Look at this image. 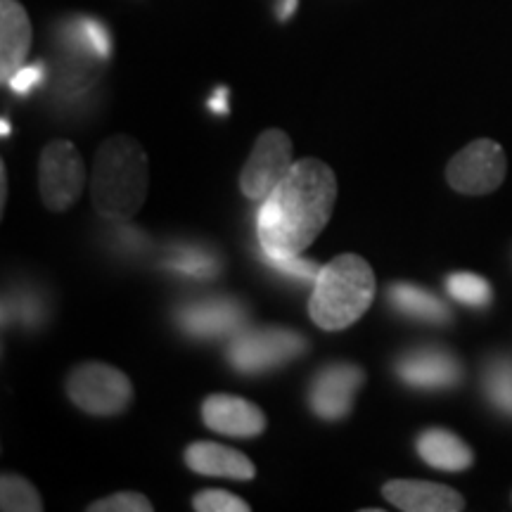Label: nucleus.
<instances>
[{
  "instance_id": "f257e3e1",
  "label": "nucleus",
  "mask_w": 512,
  "mask_h": 512,
  "mask_svg": "<svg viewBox=\"0 0 512 512\" xmlns=\"http://www.w3.org/2000/svg\"><path fill=\"white\" fill-rule=\"evenodd\" d=\"M337 178L316 157L299 159L266 200L256 202V249L302 254L323 233L335 211Z\"/></svg>"
},
{
  "instance_id": "f03ea898",
  "label": "nucleus",
  "mask_w": 512,
  "mask_h": 512,
  "mask_svg": "<svg viewBox=\"0 0 512 512\" xmlns=\"http://www.w3.org/2000/svg\"><path fill=\"white\" fill-rule=\"evenodd\" d=\"M150 185V164L143 145L112 136L100 145L91 176L95 211L107 221H131L143 209Z\"/></svg>"
},
{
  "instance_id": "7ed1b4c3",
  "label": "nucleus",
  "mask_w": 512,
  "mask_h": 512,
  "mask_svg": "<svg viewBox=\"0 0 512 512\" xmlns=\"http://www.w3.org/2000/svg\"><path fill=\"white\" fill-rule=\"evenodd\" d=\"M375 299V273L363 256L339 254L320 268L309 299V316L320 330H347Z\"/></svg>"
},
{
  "instance_id": "20e7f679",
  "label": "nucleus",
  "mask_w": 512,
  "mask_h": 512,
  "mask_svg": "<svg viewBox=\"0 0 512 512\" xmlns=\"http://www.w3.org/2000/svg\"><path fill=\"white\" fill-rule=\"evenodd\" d=\"M309 351V339L299 330L266 325V328L240 330L230 339L226 358L240 375H266L290 366Z\"/></svg>"
},
{
  "instance_id": "39448f33",
  "label": "nucleus",
  "mask_w": 512,
  "mask_h": 512,
  "mask_svg": "<svg viewBox=\"0 0 512 512\" xmlns=\"http://www.w3.org/2000/svg\"><path fill=\"white\" fill-rule=\"evenodd\" d=\"M174 320L181 335L200 342H216V339H233L240 330H245L249 309L233 294H204L178 304Z\"/></svg>"
},
{
  "instance_id": "423d86ee",
  "label": "nucleus",
  "mask_w": 512,
  "mask_h": 512,
  "mask_svg": "<svg viewBox=\"0 0 512 512\" xmlns=\"http://www.w3.org/2000/svg\"><path fill=\"white\" fill-rule=\"evenodd\" d=\"M67 394L81 411L119 415L133 399V384L121 370L107 363H83L69 375Z\"/></svg>"
},
{
  "instance_id": "0eeeda50",
  "label": "nucleus",
  "mask_w": 512,
  "mask_h": 512,
  "mask_svg": "<svg viewBox=\"0 0 512 512\" xmlns=\"http://www.w3.org/2000/svg\"><path fill=\"white\" fill-rule=\"evenodd\" d=\"M38 185H41V200L46 209L67 211L79 200L83 185H86V166L69 140H53L43 147L41 166H38Z\"/></svg>"
},
{
  "instance_id": "6e6552de",
  "label": "nucleus",
  "mask_w": 512,
  "mask_h": 512,
  "mask_svg": "<svg viewBox=\"0 0 512 512\" xmlns=\"http://www.w3.org/2000/svg\"><path fill=\"white\" fill-rule=\"evenodd\" d=\"M508 174L503 147L496 140L479 138L465 145L446 166V181L460 195H489L501 188Z\"/></svg>"
},
{
  "instance_id": "1a4fd4ad",
  "label": "nucleus",
  "mask_w": 512,
  "mask_h": 512,
  "mask_svg": "<svg viewBox=\"0 0 512 512\" xmlns=\"http://www.w3.org/2000/svg\"><path fill=\"white\" fill-rule=\"evenodd\" d=\"M292 140L280 128H268L256 138L245 169L240 174V190L247 200L261 202L292 169Z\"/></svg>"
},
{
  "instance_id": "9d476101",
  "label": "nucleus",
  "mask_w": 512,
  "mask_h": 512,
  "mask_svg": "<svg viewBox=\"0 0 512 512\" xmlns=\"http://www.w3.org/2000/svg\"><path fill=\"white\" fill-rule=\"evenodd\" d=\"M394 373L411 389L446 392L463 382V363L444 347H413L394 361Z\"/></svg>"
},
{
  "instance_id": "9b49d317",
  "label": "nucleus",
  "mask_w": 512,
  "mask_h": 512,
  "mask_svg": "<svg viewBox=\"0 0 512 512\" xmlns=\"http://www.w3.org/2000/svg\"><path fill=\"white\" fill-rule=\"evenodd\" d=\"M366 373L354 363H330L320 368L309 384V408L325 422L344 420L354 408L356 394L361 392Z\"/></svg>"
},
{
  "instance_id": "f8f14e48",
  "label": "nucleus",
  "mask_w": 512,
  "mask_h": 512,
  "mask_svg": "<svg viewBox=\"0 0 512 512\" xmlns=\"http://www.w3.org/2000/svg\"><path fill=\"white\" fill-rule=\"evenodd\" d=\"M202 420L211 432L226 437L254 439L266 430V415L259 406L233 394H211L202 403Z\"/></svg>"
},
{
  "instance_id": "ddd939ff",
  "label": "nucleus",
  "mask_w": 512,
  "mask_h": 512,
  "mask_svg": "<svg viewBox=\"0 0 512 512\" xmlns=\"http://www.w3.org/2000/svg\"><path fill=\"white\" fill-rule=\"evenodd\" d=\"M382 496L403 512H460L465 498L456 489L437 482L394 479L382 486Z\"/></svg>"
},
{
  "instance_id": "4468645a",
  "label": "nucleus",
  "mask_w": 512,
  "mask_h": 512,
  "mask_svg": "<svg viewBox=\"0 0 512 512\" xmlns=\"http://www.w3.org/2000/svg\"><path fill=\"white\" fill-rule=\"evenodd\" d=\"M185 465L202 477H221L249 482L256 477V467L238 448L214 444V441H195L185 448Z\"/></svg>"
},
{
  "instance_id": "2eb2a0df",
  "label": "nucleus",
  "mask_w": 512,
  "mask_h": 512,
  "mask_svg": "<svg viewBox=\"0 0 512 512\" xmlns=\"http://www.w3.org/2000/svg\"><path fill=\"white\" fill-rule=\"evenodd\" d=\"M31 50V22L27 10L17 0H0V79L10 76L27 64Z\"/></svg>"
},
{
  "instance_id": "dca6fc26",
  "label": "nucleus",
  "mask_w": 512,
  "mask_h": 512,
  "mask_svg": "<svg viewBox=\"0 0 512 512\" xmlns=\"http://www.w3.org/2000/svg\"><path fill=\"white\" fill-rule=\"evenodd\" d=\"M162 268L183 280H214L221 273L223 261L216 249L202 242H174L162 256Z\"/></svg>"
},
{
  "instance_id": "f3484780",
  "label": "nucleus",
  "mask_w": 512,
  "mask_h": 512,
  "mask_svg": "<svg viewBox=\"0 0 512 512\" xmlns=\"http://www.w3.org/2000/svg\"><path fill=\"white\" fill-rule=\"evenodd\" d=\"M387 304L389 309L399 313V316L420 320V323H430V325L451 323V309H448L444 299H439L434 292L413 283L389 285Z\"/></svg>"
},
{
  "instance_id": "a211bd4d",
  "label": "nucleus",
  "mask_w": 512,
  "mask_h": 512,
  "mask_svg": "<svg viewBox=\"0 0 512 512\" xmlns=\"http://www.w3.org/2000/svg\"><path fill=\"white\" fill-rule=\"evenodd\" d=\"M418 456L430 467L446 472H463L475 463L472 448L465 444L458 434L441 430V427H430L415 441Z\"/></svg>"
},
{
  "instance_id": "6ab92c4d",
  "label": "nucleus",
  "mask_w": 512,
  "mask_h": 512,
  "mask_svg": "<svg viewBox=\"0 0 512 512\" xmlns=\"http://www.w3.org/2000/svg\"><path fill=\"white\" fill-rule=\"evenodd\" d=\"M50 302L48 294L36 285H12L3 297V325L36 332L48 323Z\"/></svg>"
},
{
  "instance_id": "aec40b11",
  "label": "nucleus",
  "mask_w": 512,
  "mask_h": 512,
  "mask_svg": "<svg viewBox=\"0 0 512 512\" xmlns=\"http://www.w3.org/2000/svg\"><path fill=\"white\" fill-rule=\"evenodd\" d=\"M482 392L491 408L512 418V356L496 354L486 358L482 368Z\"/></svg>"
},
{
  "instance_id": "412c9836",
  "label": "nucleus",
  "mask_w": 512,
  "mask_h": 512,
  "mask_svg": "<svg viewBox=\"0 0 512 512\" xmlns=\"http://www.w3.org/2000/svg\"><path fill=\"white\" fill-rule=\"evenodd\" d=\"M256 256H259V261L268 268V271L297 285H313L316 283L320 268H323L318 266L316 261L304 259V256L299 254H268L256 249Z\"/></svg>"
},
{
  "instance_id": "4be33fe9",
  "label": "nucleus",
  "mask_w": 512,
  "mask_h": 512,
  "mask_svg": "<svg viewBox=\"0 0 512 512\" xmlns=\"http://www.w3.org/2000/svg\"><path fill=\"white\" fill-rule=\"evenodd\" d=\"M448 297L470 309H486L494 299L491 285L477 273H451L446 278Z\"/></svg>"
},
{
  "instance_id": "5701e85b",
  "label": "nucleus",
  "mask_w": 512,
  "mask_h": 512,
  "mask_svg": "<svg viewBox=\"0 0 512 512\" xmlns=\"http://www.w3.org/2000/svg\"><path fill=\"white\" fill-rule=\"evenodd\" d=\"M0 510L3 512H41L43 501L29 479L5 472L0 479Z\"/></svg>"
},
{
  "instance_id": "b1692460",
  "label": "nucleus",
  "mask_w": 512,
  "mask_h": 512,
  "mask_svg": "<svg viewBox=\"0 0 512 512\" xmlns=\"http://www.w3.org/2000/svg\"><path fill=\"white\" fill-rule=\"evenodd\" d=\"M74 41L81 43V48L98 60H107L112 53L110 31L95 19H79V24L74 27Z\"/></svg>"
},
{
  "instance_id": "393cba45",
  "label": "nucleus",
  "mask_w": 512,
  "mask_h": 512,
  "mask_svg": "<svg viewBox=\"0 0 512 512\" xmlns=\"http://www.w3.org/2000/svg\"><path fill=\"white\" fill-rule=\"evenodd\" d=\"M192 508L197 512H249V505L240 496L223 489H204L195 494Z\"/></svg>"
},
{
  "instance_id": "a878e982",
  "label": "nucleus",
  "mask_w": 512,
  "mask_h": 512,
  "mask_svg": "<svg viewBox=\"0 0 512 512\" xmlns=\"http://www.w3.org/2000/svg\"><path fill=\"white\" fill-rule=\"evenodd\" d=\"M91 512H150L152 503L143 494L136 491H124V494H112L100 498L93 505H88Z\"/></svg>"
},
{
  "instance_id": "bb28decb",
  "label": "nucleus",
  "mask_w": 512,
  "mask_h": 512,
  "mask_svg": "<svg viewBox=\"0 0 512 512\" xmlns=\"http://www.w3.org/2000/svg\"><path fill=\"white\" fill-rule=\"evenodd\" d=\"M46 74L48 69L43 62L24 64L22 69H17V72L10 76V81L5 83V86H8L15 95H19V98H27L29 93H34L36 88L46 81Z\"/></svg>"
},
{
  "instance_id": "cd10ccee",
  "label": "nucleus",
  "mask_w": 512,
  "mask_h": 512,
  "mask_svg": "<svg viewBox=\"0 0 512 512\" xmlns=\"http://www.w3.org/2000/svg\"><path fill=\"white\" fill-rule=\"evenodd\" d=\"M114 223H117V226L112 230V238H114V247H117V252H124V256L145 254L150 240H147L143 230L128 226V221H114Z\"/></svg>"
},
{
  "instance_id": "c85d7f7f",
  "label": "nucleus",
  "mask_w": 512,
  "mask_h": 512,
  "mask_svg": "<svg viewBox=\"0 0 512 512\" xmlns=\"http://www.w3.org/2000/svg\"><path fill=\"white\" fill-rule=\"evenodd\" d=\"M207 105H209V110L214 112V114H219V117H226V114L230 112V107H228V88L226 86L216 88L214 95H211Z\"/></svg>"
},
{
  "instance_id": "c756f323",
  "label": "nucleus",
  "mask_w": 512,
  "mask_h": 512,
  "mask_svg": "<svg viewBox=\"0 0 512 512\" xmlns=\"http://www.w3.org/2000/svg\"><path fill=\"white\" fill-rule=\"evenodd\" d=\"M297 5L299 0H278V5H275V17H278L280 22H287V19L297 12Z\"/></svg>"
},
{
  "instance_id": "7c9ffc66",
  "label": "nucleus",
  "mask_w": 512,
  "mask_h": 512,
  "mask_svg": "<svg viewBox=\"0 0 512 512\" xmlns=\"http://www.w3.org/2000/svg\"><path fill=\"white\" fill-rule=\"evenodd\" d=\"M0 204L8 200V174H5V164H0Z\"/></svg>"
},
{
  "instance_id": "2f4dec72",
  "label": "nucleus",
  "mask_w": 512,
  "mask_h": 512,
  "mask_svg": "<svg viewBox=\"0 0 512 512\" xmlns=\"http://www.w3.org/2000/svg\"><path fill=\"white\" fill-rule=\"evenodd\" d=\"M0 124H3V126H0V133H3V136H8V133L12 131L10 121H8V119H3V121H0Z\"/></svg>"
}]
</instances>
